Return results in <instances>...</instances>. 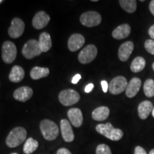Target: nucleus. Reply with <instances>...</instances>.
<instances>
[{"label": "nucleus", "mask_w": 154, "mask_h": 154, "mask_svg": "<svg viewBox=\"0 0 154 154\" xmlns=\"http://www.w3.org/2000/svg\"><path fill=\"white\" fill-rule=\"evenodd\" d=\"M94 86V84H91V83H90V84H88V85L86 86L84 91H85L86 93H89V92H91L92 90H93Z\"/></svg>", "instance_id": "nucleus-34"}, {"label": "nucleus", "mask_w": 154, "mask_h": 154, "mask_svg": "<svg viewBox=\"0 0 154 154\" xmlns=\"http://www.w3.org/2000/svg\"><path fill=\"white\" fill-rule=\"evenodd\" d=\"M17 54V47L13 42L9 41L4 42L2 47V57L4 62L11 63L16 59Z\"/></svg>", "instance_id": "nucleus-5"}, {"label": "nucleus", "mask_w": 154, "mask_h": 154, "mask_svg": "<svg viewBox=\"0 0 154 154\" xmlns=\"http://www.w3.org/2000/svg\"><path fill=\"white\" fill-rule=\"evenodd\" d=\"M2 2H3V1H2V0H0V4H1Z\"/></svg>", "instance_id": "nucleus-40"}, {"label": "nucleus", "mask_w": 154, "mask_h": 154, "mask_svg": "<svg viewBox=\"0 0 154 154\" xmlns=\"http://www.w3.org/2000/svg\"><path fill=\"white\" fill-rule=\"evenodd\" d=\"M101 84L102 86V89H103V91L104 92V93H106V92L108 91V90H109V84H108L107 82L105 80L101 81Z\"/></svg>", "instance_id": "nucleus-31"}, {"label": "nucleus", "mask_w": 154, "mask_h": 154, "mask_svg": "<svg viewBox=\"0 0 154 154\" xmlns=\"http://www.w3.org/2000/svg\"><path fill=\"white\" fill-rule=\"evenodd\" d=\"M96 130L99 134L103 135L106 138L111 140H119L124 136V133L119 128H116L111 123L105 124H98L96 126Z\"/></svg>", "instance_id": "nucleus-1"}, {"label": "nucleus", "mask_w": 154, "mask_h": 154, "mask_svg": "<svg viewBox=\"0 0 154 154\" xmlns=\"http://www.w3.org/2000/svg\"><path fill=\"white\" fill-rule=\"evenodd\" d=\"M50 21L49 15L44 11H38L36 14L34 15L33 20H32V25L34 28L36 29H42L47 24H49Z\"/></svg>", "instance_id": "nucleus-11"}, {"label": "nucleus", "mask_w": 154, "mask_h": 154, "mask_svg": "<svg viewBox=\"0 0 154 154\" xmlns=\"http://www.w3.org/2000/svg\"><path fill=\"white\" fill-rule=\"evenodd\" d=\"M80 95L78 92L73 89H65L59 94V100L63 106H69L76 103L79 101Z\"/></svg>", "instance_id": "nucleus-6"}, {"label": "nucleus", "mask_w": 154, "mask_h": 154, "mask_svg": "<svg viewBox=\"0 0 154 154\" xmlns=\"http://www.w3.org/2000/svg\"><path fill=\"white\" fill-rule=\"evenodd\" d=\"M25 72L22 67L19 66H14L11 69L9 75V81L13 83H19L24 78Z\"/></svg>", "instance_id": "nucleus-20"}, {"label": "nucleus", "mask_w": 154, "mask_h": 154, "mask_svg": "<svg viewBox=\"0 0 154 154\" xmlns=\"http://www.w3.org/2000/svg\"><path fill=\"white\" fill-rule=\"evenodd\" d=\"M152 116H153V117L154 118V107L153 109V111H152Z\"/></svg>", "instance_id": "nucleus-38"}, {"label": "nucleus", "mask_w": 154, "mask_h": 154, "mask_svg": "<svg viewBox=\"0 0 154 154\" xmlns=\"http://www.w3.org/2000/svg\"><path fill=\"white\" fill-rule=\"evenodd\" d=\"M81 79H82V76H81L80 74H76L74 77H73V79L72 80V83L74 84H76L79 82V81Z\"/></svg>", "instance_id": "nucleus-33"}, {"label": "nucleus", "mask_w": 154, "mask_h": 154, "mask_svg": "<svg viewBox=\"0 0 154 154\" xmlns=\"http://www.w3.org/2000/svg\"><path fill=\"white\" fill-rule=\"evenodd\" d=\"M96 154H112L111 149L106 144H100L96 149Z\"/></svg>", "instance_id": "nucleus-28"}, {"label": "nucleus", "mask_w": 154, "mask_h": 154, "mask_svg": "<svg viewBox=\"0 0 154 154\" xmlns=\"http://www.w3.org/2000/svg\"><path fill=\"white\" fill-rule=\"evenodd\" d=\"M140 86H141V80L137 77L133 78L129 83H128V86L126 89L127 97L133 98L136 96V94L139 91Z\"/></svg>", "instance_id": "nucleus-17"}, {"label": "nucleus", "mask_w": 154, "mask_h": 154, "mask_svg": "<svg viewBox=\"0 0 154 154\" xmlns=\"http://www.w3.org/2000/svg\"><path fill=\"white\" fill-rule=\"evenodd\" d=\"M85 44V38L80 34H74L68 40V47L71 51H76Z\"/></svg>", "instance_id": "nucleus-13"}, {"label": "nucleus", "mask_w": 154, "mask_h": 154, "mask_svg": "<svg viewBox=\"0 0 154 154\" xmlns=\"http://www.w3.org/2000/svg\"><path fill=\"white\" fill-rule=\"evenodd\" d=\"M119 4L122 9L128 13H134L137 7V3L135 0H120Z\"/></svg>", "instance_id": "nucleus-26"}, {"label": "nucleus", "mask_w": 154, "mask_h": 154, "mask_svg": "<svg viewBox=\"0 0 154 154\" xmlns=\"http://www.w3.org/2000/svg\"><path fill=\"white\" fill-rule=\"evenodd\" d=\"M22 54L26 59H32L42 53L39 43L36 39H30L22 48Z\"/></svg>", "instance_id": "nucleus-4"}, {"label": "nucleus", "mask_w": 154, "mask_h": 154, "mask_svg": "<svg viewBox=\"0 0 154 154\" xmlns=\"http://www.w3.org/2000/svg\"><path fill=\"white\" fill-rule=\"evenodd\" d=\"M143 91L147 97L154 96V81L153 79H149L146 81L143 85Z\"/></svg>", "instance_id": "nucleus-27"}, {"label": "nucleus", "mask_w": 154, "mask_h": 154, "mask_svg": "<svg viewBox=\"0 0 154 154\" xmlns=\"http://www.w3.org/2000/svg\"><path fill=\"white\" fill-rule=\"evenodd\" d=\"M11 154H18V153H11Z\"/></svg>", "instance_id": "nucleus-41"}, {"label": "nucleus", "mask_w": 154, "mask_h": 154, "mask_svg": "<svg viewBox=\"0 0 154 154\" xmlns=\"http://www.w3.org/2000/svg\"><path fill=\"white\" fill-rule=\"evenodd\" d=\"M128 86L126 79L122 76L113 78L109 84V91L111 94L117 95L124 92Z\"/></svg>", "instance_id": "nucleus-8"}, {"label": "nucleus", "mask_w": 154, "mask_h": 154, "mask_svg": "<svg viewBox=\"0 0 154 154\" xmlns=\"http://www.w3.org/2000/svg\"><path fill=\"white\" fill-rule=\"evenodd\" d=\"M26 131L23 127H16L11 131L7 139L6 143L9 148H15L21 145L26 138Z\"/></svg>", "instance_id": "nucleus-2"}, {"label": "nucleus", "mask_w": 154, "mask_h": 154, "mask_svg": "<svg viewBox=\"0 0 154 154\" xmlns=\"http://www.w3.org/2000/svg\"><path fill=\"white\" fill-rule=\"evenodd\" d=\"M13 96L17 101L26 102L33 96V90L29 86H22L15 90Z\"/></svg>", "instance_id": "nucleus-12"}, {"label": "nucleus", "mask_w": 154, "mask_h": 154, "mask_svg": "<svg viewBox=\"0 0 154 154\" xmlns=\"http://www.w3.org/2000/svg\"><path fill=\"white\" fill-rule=\"evenodd\" d=\"M144 47L146 51L152 55H154V40L148 39L146 40L144 44Z\"/></svg>", "instance_id": "nucleus-29"}, {"label": "nucleus", "mask_w": 154, "mask_h": 154, "mask_svg": "<svg viewBox=\"0 0 154 154\" xmlns=\"http://www.w3.org/2000/svg\"><path fill=\"white\" fill-rule=\"evenodd\" d=\"M57 154H72L68 149H65V148H61L57 151Z\"/></svg>", "instance_id": "nucleus-32"}, {"label": "nucleus", "mask_w": 154, "mask_h": 154, "mask_svg": "<svg viewBox=\"0 0 154 154\" xmlns=\"http://www.w3.org/2000/svg\"><path fill=\"white\" fill-rule=\"evenodd\" d=\"M134 49V44L132 42H124L119 49L118 56L121 61H126L129 59Z\"/></svg>", "instance_id": "nucleus-15"}, {"label": "nucleus", "mask_w": 154, "mask_h": 154, "mask_svg": "<svg viewBox=\"0 0 154 154\" xmlns=\"http://www.w3.org/2000/svg\"><path fill=\"white\" fill-rule=\"evenodd\" d=\"M149 34L152 39L154 40V24L152 25L149 29Z\"/></svg>", "instance_id": "nucleus-35"}, {"label": "nucleus", "mask_w": 154, "mask_h": 154, "mask_svg": "<svg viewBox=\"0 0 154 154\" xmlns=\"http://www.w3.org/2000/svg\"><path fill=\"white\" fill-rule=\"evenodd\" d=\"M131 31V29L129 25L127 24H121L113 31L112 36L116 39H123L130 35Z\"/></svg>", "instance_id": "nucleus-18"}, {"label": "nucleus", "mask_w": 154, "mask_h": 154, "mask_svg": "<svg viewBox=\"0 0 154 154\" xmlns=\"http://www.w3.org/2000/svg\"><path fill=\"white\" fill-rule=\"evenodd\" d=\"M153 103L149 101H144L138 105V113L140 119H146L153 111Z\"/></svg>", "instance_id": "nucleus-19"}, {"label": "nucleus", "mask_w": 154, "mask_h": 154, "mask_svg": "<svg viewBox=\"0 0 154 154\" xmlns=\"http://www.w3.org/2000/svg\"><path fill=\"white\" fill-rule=\"evenodd\" d=\"M134 154H147V153H146V150L143 148H142L141 146H138L135 148Z\"/></svg>", "instance_id": "nucleus-30"}, {"label": "nucleus", "mask_w": 154, "mask_h": 154, "mask_svg": "<svg viewBox=\"0 0 154 154\" xmlns=\"http://www.w3.org/2000/svg\"><path fill=\"white\" fill-rule=\"evenodd\" d=\"M60 126L63 140L66 142H72L74 139V134L71 123L66 119H62L60 122Z\"/></svg>", "instance_id": "nucleus-14"}, {"label": "nucleus", "mask_w": 154, "mask_h": 154, "mask_svg": "<svg viewBox=\"0 0 154 154\" xmlns=\"http://www.w3.org/2000/svg\"><path fill=\"white\" fill-rule=\"evenodd\" d=\"M25 24L21 19L14 18L11 23V26L8 29V34L10 37L17 38L20 37L24 33Z\"/></svg>", "instance_id": "nucleus-10"}, {"label": "nucleus", "mask_w": 154, "mask_h": 154, "mask_svg": "<svg viewBox=\"0 0 154 154\" xmlns=\"http://www.w3.org/2000/svg\"><path fill=\"white\" fill-rule=\"evenodd\" d=\"M110 110L106 106H100L94 109L92 112V118L97 121H103L109 117Z\"/></svg>", "instance_id": "nucleus-21"}, {"label": "nucleus", "mask_w": 154, "mask_h": 154, "mask_svg": "<svg viewBox=\"0 0 154 154\" xmlns=\"http://www.w3.org/2000/svg\"><path fill=\"white\" fill-rule=\"evenodd\" d=\"M38 146V143L37 140H34L32 138H29L25 142L23 151L26 154H31L37 149Z\"/></svg>", "instance_id": "nucleus-25"}, {"label": "nucleus", "mask_w": 154, "mask_h": 154, "mask_svg": "<svg viewBox=\"0 0 154 154\" xmlns=\"http://www.w3.org/2000/svg\"><path fill=\"white\" fill-rule=\"evenodd\" d=\"M40 130L42 136L47 140H55L59 134V129L57 125L49 119H44L41 121Z\"/></svg>", "instance_id": "nucleus-3"}, {"label": "nucleus", "mask_w": 154, "mask_h": 154, "mask_svg": "<svg viewBox=\"0 0 154 154\" xmlns=\"http://www.w3.org/2000/svg\"><path fill=\"white\" fill-rule=\"evenodd\" d=\"M149 154H154V149L151 150V151L149 152Z\"/></svg>", "instance_id": "nucleus-37"}, {"label": "nucleus", "mask_w": 154, "mask_h": 154, "mask_svg": "<svg viewBox=\"0 0 154 154\" xmlns=\"http://www.w3.org/2000/svg\"><path fill=\"white\" fill-rule=\"evenodd\" d=\"M97 48L93 44H89L80 51L79 54L78 56V59L80 63L86 64V63H88L94 60V59L97 56Z\"/></svg>", "instance_id": "nucleus-9"}, {"label": "nucleus", "mask_w": 154, "mask_h": 154, "mask_svg": "<svg viewBox=\"0 0 154 154\" xmlns=\"http://www.w3.org/2000/svg\"><path fill=\"white\" fill-rule=\"evenodd\" d=\"M68 117L69 121L75 127H80L83 123V115L82 111L78 108H72L68 111Z\"/></svg>", "instance_id": "nucleus-16"}, {"label": "nucleus", "mask_w": 154, "mask_h": 154, "mask_svg": "<svg viewBox=\"0 0 154 154\" xmlns=\"http://www.w3.org/2000/svg\"><path fill=\"white\" fill-rule=\"evenodd\" d=\"M152 67H153V71H154V63H153V65H152Z\"/></svg>", "instance_id": "nucleus-39"}, {"label": "nucleus", "mask_w": 154, "mask_h": 154, "mask_svg": "<svg viewBox=\"0 0 154 154\" xmlns=\"http://www.w3.org/2000/svg\"><path fill=\"white\" fill-rule=\"evenodd\" d=\"M146 66V60L141 57H137L133 60L131 64V70L134 73H138L143 70Z\"/></svg>", "instance_id": "nucleus-24"}, {"label": "nucleus", "mask_w": 154, "mask_h": 154, "mask_svg": "<svg viewBox=\"0 0 154 154\" xmlns=\"http://www.w3.org/2000/svg\"><path fill=\"white\" fill-rule=\"evenodd\" d=\"M149 9L152 14L154 16V0H152L149 4Z\"/></svg>", "instance_id": "nucleus-36"}, {"label": "nucleus", "mask_w": 154, "mask_h": 154, "mask_svg": "<svg viewBox=\"0 0 154 154\" xmlns=\"http://www.w3.org/2000/svg\"><path fill=\"white\" fill-rule=\"evenodd\" d=\"M49 74V69L45 67L35 66L31 70V78L34 80H38L42 78L47 77Z\"/></svg>", "instance_id": "nucleus-23"}, {"label": "nucleus", "mask_w": 154, "mask_h": 154, "mask_svg": "<svg viewBox=\"0 0 154 154\" xmlns=\"http://www.w3.org/2000/svg\"><path fill=\"white\" fill-rule=\"evenodd\" d=\"M38 43H39L40 48H41L42 52H47L52 47L51 36L47 32H43L40 34Z\"/></svg>", "instance_id": "nucleus-22"}, {"label": "nucleus", "mask_w": 154, "mask_h": 154, "mask_svg": "<svg viewBox=\"0 0 154 154\" xmlns=\"http://www.w3.org/2000/svg\"><path fill=\"white\" fill-rule=\"evenodd\" d=\"M80 22L84 26L87 27H94L101 24V16L96 11H87L81 15Z\"/></svg>", "instance_id": "nucleus-7"}]
</instances>
